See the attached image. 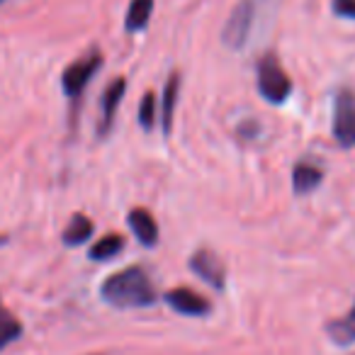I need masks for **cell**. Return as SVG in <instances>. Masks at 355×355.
Segmentation results:
<instances>
[{
    "instance_id": "obj_1",
    "label": "cell",
    "mask_w": 355,
    "mask_h": 355,
    "mask_svg": "<svg viewBox=\"0 0 355 355\" xmlns=\"http://www.w3.org/2000/svg\"><path fill=\"white\" fill-rule=\"evenodd\" d=\"M100 297L114 309H139L156 304L158 292L148 272L141 266H132L110 275L100 285Z\"/></svg>"
},
{
    "instance_id": "obj_2",
    "label": "cell",
    "mask_w": 355,
    "mask_h": 355,
    "mask_svg": "<svg viewBox=\"0 0 355 355\" xmlns=\"http://www.w3.org/2000/svg\"><path fill=\"white\" fill-rule=\"evenodd\" d=\"M258 93L270 105H282L292 93V80L275 56H266L258 64Z\"/></svg>"
},
{
    "instance_id": "obj_3",
    "label": "cell",
    "mask_w": 355,
    "mask_h": 355,
    "mask_svg": "<svg viewBox=\"0 0 355 355\" xmlns=\"http://www.w3.org/2000/svg\"><path fill=\"white\" fill-rule=\"evenodd\" d=\"M103 66V54L100 51H90V54L76 59L69 69L61 73V88H64L66 98L76 100L83 95V90L88 88V83L93 80V76L98 73V69Z\"/></svg>"
},
{
    "instance_id": "obj_4",
    "label": "cell",
    "mask_w": 355,
    "mask_h": 355,
    "mask_svg": "<svg viewBox=\"0 0 355 355\" xmlns=\"http://www.w3.org/2000/svg\"><path fill=\"white\" fill-rule=\"evenodd\" d=\"M334 139L340 148L355 146V93L340 88L334 100Z\"/></svg>"
},
{
    "instance_id": "obj_5",
    "label": "cell",
    "mask_w": 355,
    "mask_h": 355,
    "mask_svg": "<svg viewBox=\"0 0 355 355\" xmlns=\"http://www.w3.org/2000/svg\"><path fill=\"white\" fill-rule=\"evenodd\" d=\"M253 17H256V3L253 0H241L236 8L229 15L227 25L222 30V42L229 46V49H243L248 42V35H251L253 27Z\"/></svg>"
},
{
    "instance_id": "obj_6",
    "label": "cell",
    "mask_w": 355,
    "mask_h": 355,
    "mask_svg": "<svg viewBox=\"0 0 355 355\" xmlns=\"http://www.w3.org/2000/svg\"><path fill=\"white\" fill-rule=\"evenodd\" d=\"M190 270L217 292H222L227 285V268H224L222 258L207 248H200L190 256Z\"/></svg>"
},
{
    "instance_id": "obj_7",
    "label": "cell",
    "mask_w": 355,
    "mask_h": 355,
    "mask_svg": "<svg viewBox=\"0 0 355 355\" xmlns=\"http://www.w3.org/2000/svg\"><path fill=\"white\" fill-rule=\"evenodd\" d=\"M166 304L173 311L185 316H207L212 311V302L205 300L202 295L193 292L190 287H175L166 292Z\"/></svg>"
},
{
    "instance_id": "obj_8",
    "label": "cell",
    "mask_w": 355,
    "mask_h": 355,
    "mask_svg": "<svg viewBox=\"0 0 355 355\" xmlns=\"http://www.w3.org/2000/svg\"><path fill=\"white\" fill-rule=\"evenodd\" d=\"M124 93H127V80L124 78H114L112 83L105 88L103 100H100V124H98L100 137H105V134L112 129L114 114H117V107H119V103H122Z\"/></svg>"
},
{
    "instance_id": "obj_9",
    "label": "cell",
    "mask_w": 355,
    "mask_h": 355,
    "mask_svg": "<svg viewBox=\"0 0 355 355\" xmlns=\"http://www.w3.org/2000/svg\"><path fill=\"white\" fill-rule=\"evenodd\" d=\"M129 222V229H132V234L137 236V241L141 243V246L146 248H153L158 243V224L156 219L151 217V212L144 207H137L129 212L127 217Z\"/></svg>"
},
{
    "instance_id": "obj_10",
    "label": "cell",
    "mask_w": 355,
    "mask_h": 355,
    "mask_svg": "<svg viewBox=\"0 0 355 355\" xmlns=\"http://www.w3.org/2000/svg\"><path fill=\"white\" fill-rule=\"evenodd\" d=\"M321 180H324V171H321L316 163L300 161L292 168V190H295V195H300V198L302 195L314 193L321 185Z\"/></svg>"
},
{
    "instance_id": "obj_11",
    "label": "cell",
    "mask_w": 355,
    "mask_h": 355,
    "mask_svg": "<svg viewBox=\"0 0 355 355\" xmlns=\"http://www.w3.org/2000/svg\"><path fill=\"white\" fill-rule=\"evenodd\" d=\"M178 95H180V76L173 73L168 78L166 88L161 95V129L166 137H171L173 132V119H175V105H178Z\"/></svg>"
},
{
    "instance_id": "obj_12",
    "label": "cell",
    "mask_w": 355,
    "mask_h": 355,
    "mask_svg": "<svg viewBox=\"0 0 355 355\" xmlns=\"http://www.w3.org/2000/svg\"><path fill=\"white\" fill-rule=\"evenodd\" d=\"M326 334L331 336V340L338 345H353L355 343V304L350 306V311L340 319H334L326 324Z\"/></svg>"
},
{
    "instance_id": "obj_13",
    "label": "cell",
    "mask_w": 355,
    "mask_h": 355,
    "mask_svg": "<svg viewBox=\"0 0 355 355\" xmlns=\"http://www.w3.org/2000/svg\"><path fill=\"white\" fill-rule=\"evenodd\" d=\"M90 236H93V222H90L85 214H73L71 224L66 227L64 236H61V241H64L66 246H80V243H85Z\"/></svg>"
},
{
    "instance_id": "obj_14",
    "label": "cell",
    "mask_w": 355,
    "mask_h": 355,
    "mask_svg": "<svg viewBox=\"0 0 355 355\" xmlns=\"http://www.w3.org/2000/svg\"><path fill=\"white\" fill-rule=\"evenodd\" d=\"M151 12L153 0H132L127 10V22H124L127 32H141L148 25V20H151Z\"/></svg>"
},
{
    "instance_id": "obj_15",
    "label": "cell",
    "mask_w": 355,
    "mask_h": 355,
    "mask_svg": "<svg viewBox=\"0 0 355 355\" xmlns=\"http://www.w3.org/2000/svg\"><path fill=\"white\" fill-rule=\"evenodd\" d=\"M20 336H22V324L0 302V350L8 348L10 343H15Z\"/></svg>"
},
{
    "instance_id": "obj_16",
    "label": "cell",
    "mask_w": 355,
    "mask_h": 355,
    "mask_svg": "<svg viewBox=\"0 0 355 355\" xmlns=\"http://www.w3.org/2000/svg\"><path fill=\"white\" fill-rule=\"evenodd\" d=\"M122 248H124V239L119 236V234H107V236H103L90 248L88 256L93 258V261H110V258L119 256Z\"/></svg>"
},
{
    "instance_id": "obj_17",
    "label": "cell",
    "mask_w": 355,
    "mask_h": 355,
    "mask_svg": "<svg viewBox=\"0 0 355 355\" xmlns=\"http://www.w3.org/2000/svg\"><path fill=\"white\" fill-rule=\"evenodd\" d=\"M139 124H141L144 132H151L153 127H156V119H158V100L153 93H146L141 100V105H139Z\"/></svg>"
},
{
    "instance_id": "obj_18",
    "label": "cell",
    "mask_w": 355,
    "mask_h": 355,
    "mask_svg": "<svg viewBox=\"0 0 355 355\" xmlns=\"http://www.w3.org/2000/svg\"><path fill=\"white\" fill-rule=\"evenodd\" d=\"M331 8L343 20H355V0H331Z\"/></svg>"
},
{
    "instance_id": "obj_19",
    "label": "cell",
    "mask_w": 355,
    "mask_h": 355,
    "mask_svg": "<svg viewBox=\"0 0 355 355\" xmlns=\"http://www.w3.org/2000/svg\"><path fill=\"white\" fill-rule=\"evenodd\" d=\"M0 3H6V0H0Z\"/></svg>"
}]
</instances>
